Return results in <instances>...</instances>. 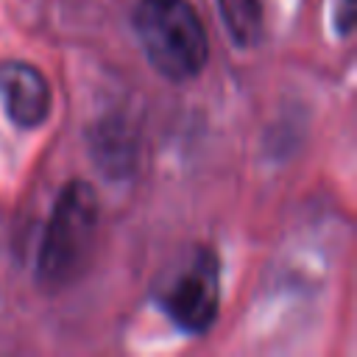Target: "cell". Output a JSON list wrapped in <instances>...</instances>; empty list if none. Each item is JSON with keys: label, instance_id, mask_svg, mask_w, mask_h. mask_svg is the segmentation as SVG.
<instances>
[{"label": "cell", "instance_id": "277c9868", "mask_svg": "<svg viewBox=\"0 0 357 357\" xmlns=\"http://www.w3.org/2000/svg\"><path fill=\"white\" fill-rule=\"evenodd\" d=\"M0 95L6 103V114L20 128H33L47 117L50 89L45 75L25 61H3L0 64Z\"/></svg>", "mask_w": 357, "mask_h": 357}, {"label": "cell", "instance_id": "8992f818", "mask_svg": "<svg viewBox=\"0 0 357 357\" xmlns=\"http://www.w3.org/2000/svg\"><path fill=\"white\" fill-rule=\"evenodd\" d=\"M354 20V0H340V11H337V28L346 33L351 28Z\"/></svg>", "mask_w": 357, "mask_h": 357}, {"label": "cell", "instance_id": "6da1fadb", "mask_svg": "<svg viewBox=\"0 0 357 357\" xmlns=\"http://www.w3.org/2000/svg\"><path fill=\"white\" fill-rule=\"evenodd\" d=\"M134 31L148 61L165 78L187 81L204 70L209 56L206 28L187 0H139Z\"/></svg>", "mask_w": 357, "mask_h": 357}, {"label": "cell", "instance_id": "5b68a950", "mask_svg": "<svg viewBox=\"0 0 357 357\" xmlns=\"http://www.w3.org/2000/svg\"><path fill=\"white\" fill-rule=\"evenodd\" d=\"M229 36L240 47H254L262 39V6L259 0H218Z\"/></svg>", "mask_w": 357, "mask_h": 357}, {"label": "cell", "instance_id": "3957f363", "mask_svg": "<svg viewBox=\"0 0 357 357\" xmlns=\"http://www.w3.org/2000/svg\"><path fill=\"white\" fill-rule=\"evenodd\" d=\"M220 304V265L212 248H198L184 271L162 293V307L184 332L201 335L218 315Z\"/></svg>", "mask_w": 357, "mask_h": 357}, {"label": "cell", "instance_id": "7a4b0ae2", "mask_svg": "<svg viewBox=\"0 0 357 357\" xmlns=\"http://www.w3.org/2000/svg\"><path fill=\"white\" fill-rule=\"evenodd\" d=\"M98 229V195L86 181H70L50 215L45 229L36 273L39 284L59 290L81 276Z\"/></svg>", "mask_w": 357, "mask_h": 357}]
</instances>
